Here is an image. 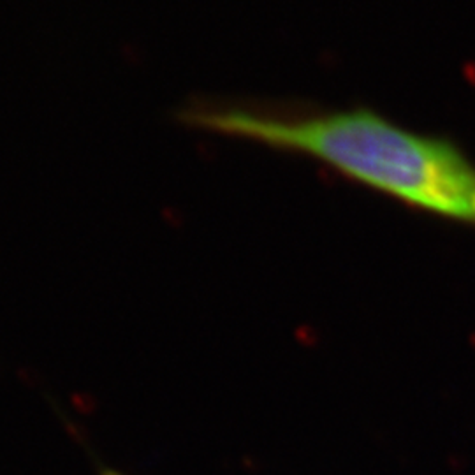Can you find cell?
Masks as SVG:
<instances>
[{
  "label": "cell",
  "mask_w": 475,
  "mask_h": 475,
  "mask_svg": "<svg viewBox=\"0 0 475 475\" xmlns=\"http://www.w3.org/2000/svg\"><path fill=\"white\" fill-rule=\"evenodd\" d=\"M178 116L198 131L310 157L403 205L475 227V164L467 153L375 109L199 99Z\"/></svg>",
  "instance_id": "6da1fadb"
}]
</instances>
